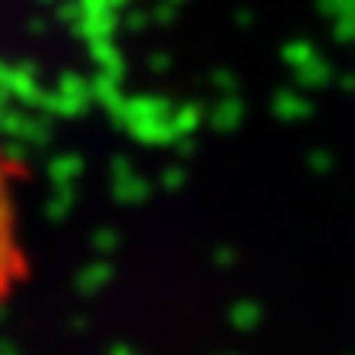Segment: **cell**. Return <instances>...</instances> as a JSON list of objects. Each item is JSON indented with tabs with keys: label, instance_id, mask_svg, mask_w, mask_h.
<instances>
[{
	"label": "cell",
	"instance_id": "1",
	"mask_svg": "<svg viewBox=\"0 0 355 355\" xmlns=\"http://www.w3.org/2000/svg\"><path fill=\"white\" fill-rule=\"evenodd\" d=\"M26 270L24 243H20V214H17V188H13V162L0 152V303L13 293Z\"/></svg>",
	"mask_w": 355,
	"mask_h": 355
}]
</instances>
